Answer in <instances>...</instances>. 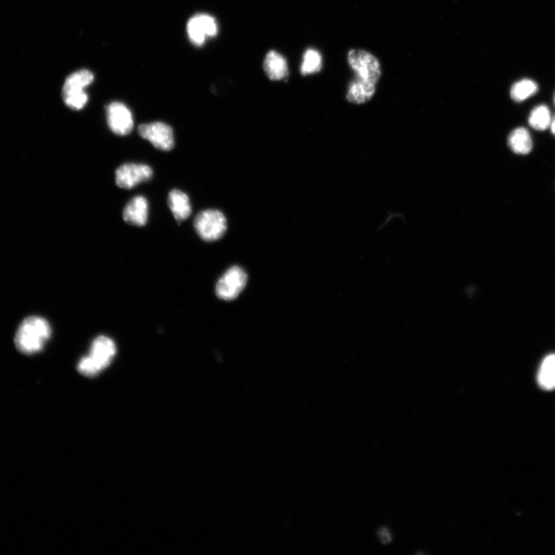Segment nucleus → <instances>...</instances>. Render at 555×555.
Returning a JSON list of instances; mask_svg holds the SVG:
<instances>
[{
  "instance_id": "nucleus-1",
  "label": "nucleus",
  "mask_w": 555,
  "mask_h": 555,
  "mask_svg": "<svg viewBox=\"0 0 555 555\" xmlns=\"http://www.w3.org/2000/svg\"><path fill=\"white\" fill-rule=\"evenodd\" d=\"M51 335L49 323L43 318L31 316L21 323L15 336L18 350L25 354L41 351Z\"/></svg>"
},
{
  "instance_id": "nucleus-2",
  "label": "nucleus",
  "mask_w": 555,
  "mask_h": 555,
  "mask_svg": "<svg viewBox=\"0 0 555 555\" xmlns=\"http://www.w3.org/2000/svg\"><path fill=\"white\" fill-rule=\"evenodd\" d=\"M116 353V344L113 340L105 335L98 336L91 345L87 356L80 360L77 370L85 377H96L110 366Z\"/></svg>"
},
{
  "instance_id": "nucleus-3",
  "label": "nucleus",
  "mask_w": 555,
  "mask_h": 555,
  "mask_svg": "<svg viewBox=\"0 0 555 555\" xmlns=\"http://www.w3.org/2000/svg\"><path fill=\"white\" fill-rule=\"evenodd\" d=\"M95 77L87 70L72 72L66 80L62 90L63 102L75 111H80L87 104L88 95L85 89L93 83Z\"/></svg>"
},
{
  "instance_id": "nucleus-4",
  "label": "nucleus",
  "mask_w": 555,
  "mask_h": 555,
  "mask_svg": "<svg viewBox=\"0 0 555 555\" xmlns=\"http://www.w3.org/2000/svg\"><path fill=\"white\" fill-rule=\"evenodd\" d=\"M347 60L355 72V78L371 85L377 84L381 76V67L377 58L372 53L353 49L348 53Z\"/></svg>"
},
{
  "instance_id": "nucleus-5",
  "label": "nucleus",
  "mask_w": 555,
  "mask_h": 555,
  "mask_svg": "<svg viewBox=\"0 0 555 555\" xmlns=\"http://www.w3.org/2000/svg\"><path fill=\"white\" fill-rule=\"evenodd\" d=\"M194 225L198 235L206 242H214L222 238L227 227L225 215L215 209H208L198 213Z\"/></svg>"
},
{
  "instance_id": "nucleus-6",
  "label": "nucleus",
  "mask_w": 555,
  "mask_h": 555,
  "mask_svg": "<svg viewBox=\"0 0 555 555\" xmlns=\"http://www.w3.org/2000/svg\"><path fill=\"white\" fill-rule=\"evenodd\" d=\"M247 284V273L239 266L232 267L217 281V296L226 301H231L240 295Z\"/></svg>"
},
{
  "instance_id": "nucleus-7",
  "label": "nucleus",
  "mask_w": 555,
  "mask_h": 555,
  "mask_svg": "<svg viewBox=\"0 0 555 555\" xmlns=\"http://www.w3.org/2000/svg\"><path fill=\"white\" fill-rule=\"evenodd\" d=\"M139 134L159 150L169 151L175 147L174 132L167 124L153 122L141 124L139 126Z\"/></svg>"
},
{
  "instance_id": "nucleus-8",
  "label": "nucleus",
  "mask_w": 555,
  "mask_h": 555,
  "mask_svg": "<svg viewBox=\"0 0 555 555\" xmlns=\"http://www.w3.org/2000/svg\"><path fill=\"white\" fill-rule=\"evenodd\" d=\"M116 184L124 189H131L153 177V170L143 163H129L118 168L115 173Z\"/></svg>"
},
{
  "instance_id": "nucleus-9",
  "label": "nucleus",
  "mask_w": 555,
  "mask_h": 555,
  "mask_svg": "<svg viewBox=\"0 0 555 555\" xmlns=\"http://www.w3.org/2000/svg\"><path fill=\"white\" fill-rule=\"evenodd\" d=\"M108 126L117 135H129L134 129V118L130 109L120 102H113L106 109Z\"/></svg>"
},
{
  "instance_id": "nucleus-10",
  "label": "nucleus",
  "mask_w": 555,
  "mask_h": 555,
  "mask_svg": "<svg viewBox=\"0 0 555 555\" xmlns=\"http://www.w3.org/2000/svg\"><path fill=\"white\" fill-rule=\"evenodd\" d=\"M187 31L190 41L196 45H202L207 38H214L218 29L214 17L208 14H198L190 18Z\"/></svg>"
},
{
  "instance_id": "nucleus-11",
  "label": "nucleus",
  "mask_w": 555,
  "mask_h": 555,
  "mask_svg": "<svg viewBox=\"0 0 555 555\" xmlns=\"http://www.w3.org/2000/svg\"><path fill=\"white\" fill-rule=\"evenodd\" d=\"M149 202L146 198L139 195L133 198L124 209V220L131 225L144 226L149 218Z\"/></svg>"
},
{
  "instance_id": "nucleus-12",
  "label": "nucleus",
  "mask_w": 555,
  "mask_h": 555,
  "mask_svg": "<svg viewBox=\"0 0 555 555\" xmlns=\"http://www.w3.org/2000/svg\"><path fill=\"white\" fill-rule=\"evenodd\" d=\"M263 69L266 76L274 81L284 80L289 74L286 59L276 50H270L266 54Z\"/></svg>"
},
{
  "instance_id": "nucleus-13",
  "label": "nucleus",
  "mask_w": 555,
  "mask_h": 555,
  "mask_svg": "<svg viewBox=\"0 0 555 555\" xmlns=\"http://www.w3.org/2000/svg\"><path fill=\"white\" fill-rule=\"evenodd\" d=\"M168 206L178 222L186 220L192 214V205L187 194L181 190H172L168 195Z\"/></svg>"
},
{
  "instance_id": "nucleus-14",
  "label": "nucleus",
  "mask_w": 555,
  "mask_h": 555,
  "mask_svg": "<svg viewBox=\"0 0 555 555\" xmlns=\"http://www.w3.org/2000/svg\"><path fill=\"white\" fill-rule=\"evenodd\" d=\"M375 92L376 85L355 78L348 87L347 99L352 104H362L369 102Z\"/></svg>"
},
{
  "instance_id": "nucleus-15",
  "label": "nucleus",
  "mask_w": 555,
  "mask_h": 555,
  "mask_svg": "<svg viewBox=\"0 0 555 555\" xmlns=\"http://www.w3.org/2000/svg\"><path fill=\"white\" fill-rule=\"evenodd\" d=\"M508 146L517 154L529 153L533 149L531 134L524 127L514 130L507 139Z\"/></svg>"
},
{
  "instance_id": "nucleus-16",
  "label": "nucleus",
  "mask_w": 555,
  "mask_h": 555,
  "mask_svg": "<svg viewBox=\"0 0 555 555\" xmlns=\"http://www.w3.org/2000/svg\"><path fill=\"white\" fill-rule=\"evenodd\" d=\"M538 383L543 389H555V354H550L543 360L539 370Z\"/></svg>"
},
{
  "instance_id": "nucleus-17",
  "label": "nucleus",
  "mask_w": 555,
  "mask_h": 555,
  "mask_svg": "<svg viewBox=\"0 0 555 555\" xmlns=\"http://www.w3.org/2000/svg\"><path fill=\"white\" fill-rule=\"evenodd\" d=\"M539 87L534 81L524 79L517 82L511 90L512 98L516 102H522L538 92Z\"/></svg>"
},
{
  "instance_id": "nucleus-18",
  "label": "nucleus",
  "mask_w": 555,
  "mask_h": 555,
  "mask_svg": "<svg viewBox=\"0 0 555 555\" xmlns=\"http://www.w3.org/2000/svg\"><path fill=\"white\" fill-rule=\"evenodd\" d=\"M323 68L321 53L315 49H308L303 54V63L300 71L304 76L316 74Z\"/></svg>"
},
{
  "instance_id": "nucleus-19",
  "label": "nucleus",
  "mask_w": 555,
  "mask_h": 555,
  "mask_svg": "<svg viewBox=\"0 0 555 555\" xmlns=\"http://www.w3.org/2000/svg\"><path fill=\"white\" fill-rule=\"evenodd\" d=\"M551 120L549 107L545 105H540L536 107L532 112L529 122L534 129L545 131L549 129Z\"/></svg>"
},
{
  "instance_id": "nucleus-20",
  "label": "nucleus",
  "mask_w": 555,
  "mask_h": 555,
  "mask_svg": "<svg viewBox=\"0 0 555 555\" xmlns=\"http://www.w3.org/2000/svg\"><path fill=\"white\" fill-rule=\"evenodd\" d=\"M378 535L382 543L388 544L392 540V535H391L389 531L386 527L381 529Z\"/></svg>"
},
{
  "instance_id": "nucleus-21",
  "label": "nucleus",
  "mask_w": 555,
  "mask_h": 555,
  "mask_svg": "<svg viewBox=\"0 0 555 555\" xmlns=\"http://www.w3.org/2000/svg\"><path fill=\"white\" fill-rule=\"evenodd\" d=\"M550 127L552 134L555 136V117H554V119L551 120Z\"/></svg>"
},
{
  "instance_id": "nucleus-22",
  "label": "nucleus",
  "mask_w": 555,
  "mask_h": 555,
  "mask_svg": "<svg viewBox=\"0 0 555 555\" xmlns=\"http://www.w3.org/2000/svg\"><path fill=\"white\" fill-rule=\"evenodd\" d=\"M554 103H555V97H554Z\"/></svg>"
}]
</instances>
